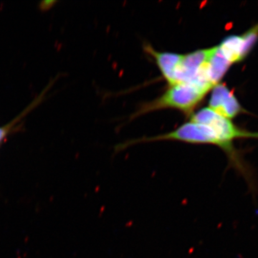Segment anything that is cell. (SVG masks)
Instances as JSON below:
<instances>
[{
	"label": "cell",
	"instance_id": "6",
	"mask_svg": "<svg viewBox=\"0 0 258 258\" xmlns=\"http://www.w3.org/2000/svg\"><path fill=\"white\" fill-rule=\"evenodd\" d=\"M7 128H0V142L2 141V139H4V137L5 136V135L7 134Z\"/></svg>",
	"mask_w": 258,
	"mask_h": 258
},
{
	"label": "cell",
	"instance_id": "1",
	"mask_svg": "<svg viewBox=\"0 0 258 258\" xmlns=\"http://www.w3.org/2000/svg\"><path fill=\"white\" fill-rule=\"evenodd\" d=\"M208 90L192 83L171 85L161 97L146 104L137 114L162 108L177 109L189 113L202 101Z\"/></svg>",
	"mask_w": 258,
	"mask_h": 258
},
{
	"label": "cell",
	"instance_id": "3",
	"mask_svg": "<svg viewBox=\"0 0 258 258\" xmlns=\"http://www.w3.org/2000/svg\"><path fill=\"white\" fill-rule=\"evenodd\" d=\"M212 90L209 107L215 113L230 119L242 111L240 104L227 86L223 84H217Z\"/></svg>",
	"mask_w": 258,
	"mask_h": 258
},
{
	"label": "cell",
	"instance_id": "5",
	"mask_svg": "<svg viewBox=\"0 0 258 258\" xmlns=\"http://www.w3.org/2000/svg\"><path fill=\"white\" fill-rule=\"evenodd\" d=\"M217 47L231 64L242 60L249 53L242 35L227 37Z\"/></svg>",
	"mask_w": 258,
	"mask_h": 258
},
{
	"label": "cell",
	"instance_id": "2",
	"mask_svg": "<svg viewBox=\"0 0 258 258\" xmlns=\"http://www.w3.org/2000/svg\"><path fill=\"white\" fill-rule=\"evenodd\" d=\"M190 121L204 124L212 129L223 144L224 150L235 165H237L238 162L232 147L233 141L239 138H258V133H250L240 130L230 119L217 114L209 107H204L193 113L190 117Z\"/></svg>",
	"mask_w": 258,
	"mask_h": 258
},
{
	"label": "cell",
	"instance_id": "4",
	"mask_svg": "<svg viewBox=\"0 0 258 258\" xmlns=\"http://www.w3.org/2000/svg\"><path fill=\"white\" fill-rule=\"evenodd\" d=\"M145 50L154 58L161 74L170 85L175 84V74L182 60V55L169 52H159L151 46L147 45Z\"/></svg>",
	"mask_w": 258,
	"mask_h": 258
}]
</instances>
